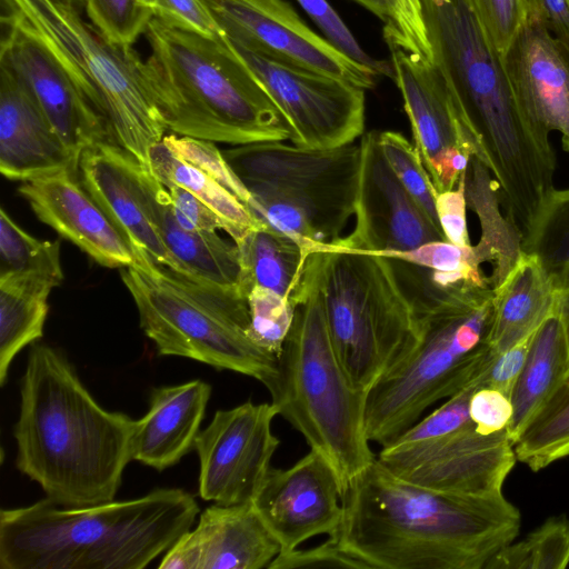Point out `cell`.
<instances>
[{
    "instance_id": "1",
    "label": "cell",
    "mask_w": 569,
    "mask_h": 569,
    "mask_svg": "<svg viewBox=\"0 0 569 569\" xmlns=\"http://www.w3.org/2000/svg\"><path fill=\"white\" fill-rule=\"evenodd\" d=\"M342 506L333 537L369 569H485L516 539L521 522L502 492L468 495L417 485L377 458L349 485Z\"/></svg>"
},
{
    "instance_id": "2",
    "label": "cell",
    "mask_w": 569,
    "mask_h": 569,
    "mask_svg": "<svg viewBox=\"0 0 569 569\" xmlns=\"http://www.w3.org/2000/svg\"><path fill=\"white\" fill-rule=\"evenodd\" d=\"M433 60L443 72L501 206L525 237L555 190L549 130L519 102L500 53L461 0H421Z\"/></svg>"
},
{
    "instance_id": "3",
    "label": "cell",
    "mask_w": 569,
    "mask_h": 569,
    "mask_svg": "<svg viewBox=\"0 0 569 569\" xmlns=\"http://www.w3.org/2000/svg\"><path fill=\"white\" fill-rule=\"evenodd\" d=\"M131 417L101 407L67 356L31 345L13 426L16 466L64 507L114 500L131 459Z\"/></svg>"
},
{
    "instance_id": "4",
    "label": "cell",
    "mask_w": 569,
    "mask_h": 569,
    "mask_svg": "<svg viewBox=\"0 0 569 569\" xmlns=\"http://www.w3.org/2000/svg\"><path fill=\"white\" fill-rule=\"evenodd\" d=\"M392 263L418 319L420 340L367 395L366 435L382 447L428 407L473 383L496 353L488 341L491 287L442 286L423 267L396 258Z\"/></svg>"
},
{
    "instance_id": "5",
    "label": "cell",
    "mask_w": 569,
    "mask_h": 569,
    "mask_svg": "<svg viewBox=\"0 0 569 569\" xmlns=\"http://www.w3.org/2000/svg\"><path fill=\"white\" fill-rule=\"evenodd\" d=\"M194 497L160 488L86 507L48 498L0 511L1 569H142L191 529Z\"/></svg>"
},
{
    "instance_id": "6",
    "label": "cell",
    "mask_w": 569,
    "mask_h": 569,
    "mask_svg": "<svg viewBox=\"0 0 569 569\" xmlns=\"http://www.w3.org/2000/svg\"><path fill=\"white\" fill-rule=\"evenodd\" d=\"M144 34L143 80L168 131L233 146L290 140L286 118L227 37L208 39L154 18Z\"/></svg>"
},
{
    "instance_id": "7",
    "label": "cell",
    "mask_w": 569,
    "mask_h": 569,
    "mask_svg": "<svg viewBox=\"0 0 569 569\" xmlns=\"http://www.w3.org/2000/svg\"><path fill=\"white\" fill-rule=\"evenodd\" d=\"M292 327L266 386L271 403L333 468L343 493L376 457L365 429L367 392L347 377L332 345L322 297L306 262Z\"/></svg>"
},
{
    "instance_id": "8",
    "label": "cell",
    "mask_w": 569,
    "mask_h": 569,
    "mask_svg": "<svg viewBox=\"0 0 569 569\" xmlns=\"http://www.w3.org/2000/svg\"><path fill=\"white\" fill-rule=\"evenodd\" d=\"M1 24L42 46L107 120L117 144L149 169L150 149L168 131L133 47L110 42L74 0H2Z\"/></svg>"
},
{
    "instance_id": "9",
    "label": "cell",
    "mask_w": 569,
    "mask_h": 569,
    "mask_svg": "<svg viewBox=\"0 0 569 569\" xmlns=\"http://www.w3.org/2000/svg\"><path fill=\"white\" fill-rule=\"evenodd\" d=\"M137 260L122 268L121 280L131 295L140 327L161 356L203 362L259 380L276 377L278 358L248 336L247 298L238 289L189 278L134 250Z\"/></svg>"
},
{
    "instance_id": "10",
    "label": "cell",
    "mask_w": 569,
    "mask_h": 569,
    "mask_svg": "<svg viewBox=\"0 0 569 569\" xmlns=\"http://www.w3.org/2000/svg\"><path fill=\"white\" fill-rule=\"evenodd\" d=\"M307 261L336 355L350 382L368 393L420 340L418 319L392 259L368 251L318 250Z\"/></svg>"
},
{
    "instance_id": "11",
    "label": "cell",
    "mask_w": 569,
    "mask_h": 569,
    "mask_svg": "<svg viewBox=\"0 0 569 569\" xmlns=\"http://www.w3.org/2000/svg\"><path fill=\"white\" fill-rule=\"evenodd\" d=\"M222 152L249 189L248 209L262 226L310 251L341 238L355 214L359 144L316 149L267 141Z\"/></svg>"
},
{
    "instance_id": "12",
    "label": "cell",
    "mask_w": 569,
    "mask_h": 569,
    "mask_svg": "<svg viewBox=\"0 0 569 569\" xmlns=\"http://www.w3.org/2000/svg\"><path fill=\"white\" fill-rule=\"evenodd\" d=\"M228 41L286 118L292 144L336 148L363 134V89Z\"/></svg>"
},
{
    "instance_id": "13",
    "label": "cell",
    "mask_w": 569,
    "mask_h": 569,
    "mask_svg": "<svg viewBox=\"0 0 569 569\" xmlns=\"http://www.w3.org/2000/svg\"><path fill=\"white\" fill-rule=\"evenodd\" d=\"M415 146L437 192L452 190L478 156L449 83L433 59L388 44Z\"/></svg>"
},
{
    "instance_id": "14",
    "label": "cell",
    "mask_w": 569,
    "mask_h": 569,
    "mask_svg": "<svg viewBox=\"0 0 569 569\" xmlns=\"http://www.w3.org/2000/svg\"><path fill=\"white\" fill-rule=\"evenodd\" d=\"M276 416L271 402L216 411L194 446L201 499L226 506L253 502L280 443L271 429Z\"/></svg>"
},
{
    "instance_id": "15",
    "label": "cell",
    "mask_w": 569,
    "mask_h": 569,
    "mask_svg": "<svg viewBox=\"0 0 569 569\" xmlns=\"http://www.w3.org/2000/svg\"><path fill=\"white\" fill-rule=\"evenodd\" d=\"M228 40L254 52L371 89L379 76L315 33L283 0H202Z\"/></svg>"
},
{
    "instance_id": "16",
    "label": "cell",
    "mask_w": 569,
    "mask_h": 569,
    "mask_svg": "<svg viewBox=\"0 0 569 569\" xmlns=\"http://www.w3.org/2000/svg\"><path fill=\"white\" fill-rule=\"evenodd\" d=\"M352 232L318 250H357L387 254L446 240L400 182L386 159L379 132L361 136Z\"/></svg>"
},
{
    "instance_id": "17",
    "label": "cell",
    "mask_w": 569,
    "mask_h": 569,
    "mask_svg": "<svg viewBox=\"0 0 569 569\" xmlns=\"http://www.w3.org/2000/svg\"><path fill=\"white\" fill-rule=\"evenodd\" d=\"M253 505L281 551L297 549L315 536H335L343 516L337 475L313 449L287 469L271 468Z\"/></svg>"
},
{
    "instance_id": "18",
    "label": "cell",
    "mask_w": 569,
    "mask_h": 569,
    "mask_svg": "<svg viewBox=\"0 0 569 569\" xmlns=\"http://www.w3.org/2000/svg\"><path fill=\"white\" fill-rule=\"evenodd\" d=\"M80 182L123 233L133 250L174 269L159 233L153 199L157 179L131 153L112 141L86 149L79 160Z\"/></svg>"
},
{
    "instance_id": "19",
    "label": "cell",
    "mask_w": 569,
    "mask_h": 569,
    "mask_svg": "<svg viewBox=\"0 0 569 569\" xmlns=\"http://www.w3.org/2000/svg\"><path fill=\"white\" fill-rule=\"evenodd\" d=\"M2 26L0 63L26 84L68 149L80 160L89 147L116 142L107 120L37 41Z\"/></svg>"
},
{
    "instance_id": "20",
    "label": "cell",
    "mask_w": 569,
    "mask_h": 569,
    "mask_svg": "<svg viewBox=\"0 0 569 569\" xmlns=\"http://www.w3.org/2000/svg\"><path fill=\"white\" fill-rule=\"evenodd\" d=\"M516 461L507 429L482 433L471 423L388 470L405 480L438 490L491 495L501 492Z\"/></svg>"
},
{
    "instance_id": "21",
    "label": "cell",
    "mask_w": 569,
    "mask_h": 569,
    "mask_svg": "<svg viewBox=\"0 0 569 569\" xmlns=\"http://www.w3.org/2000/svg\"><path fill=\"white\" fill-rule=\"evenodd\" d=\"M281 546L253 502L214 503L163 555L159 569L268 568Z\"/></svg>"
},
{
    "instance_id": "22",
    "label": "cell",
    "mask_w": 569,
    "mask_h": 569,
    "mask_svg": "<svg viewBox=\"0 0 569 569\" xmlns=\"http://www.w3.org/2000/svg\"><path fill=\"white\" fill-rule=\"evenodd\" d=\"M20 196L37 218L106 268L132 266L136 253L113 221L83 188L77 173L21 182Z\"/></svg>"
},
{
    "instance_id": "23",
    "label": "cell",
    "mask_w": 569,
    "mask_h": 569,
    "mask_svg": "<svg viewBox=\"0 0 569 569\" xmlns=\"http://www.w3.org/2000/svg\"><path fill=\"white\" fill-rule=\"evenodd\" d=\"M79 159L54 131L21 79L0 63V172L29 181L62 171L78 173Z\"/></svg>"
},
{
    "instance_id": "24",
    "label": "cell",
    "mask_w": 569,
    "mask_h": 569,
    "mask_svg": "<svg viewBox=\"0 0 569 569\" xmlns=\"http://www.w3.org/2000/svg\"><path fill=\"white\" fill-rule=\"evenodd\" d=\"M501 59L526 111L569 139V48L540 20L528 18Z\"/></svg>"
},
{
    "instance_id": "25",
    "label": "cell",
    "mask_w": 569,
    "mask_h": 569,
    "mask_svg": "<svg viewBox=\"0 0 569 569\" xmlns=\"http://www.w3.org/2000/svg\"><path fill=\"white\" fill-rule=\"evenodd\" d=\"M211 396L200 379L154 388L147 413L134 421L131 459L162 471L194 450Z\"/></svg>"
},
{
    "instance_id": "26",
    "label": "cell",
    "mask_w": 569,
    "mask_h": 569,
    "mask_svg": "<svg viewBox=\"0 0 569 569\" xmlns=\"http://www.w3.org/2000/svg\"><path fill=\"white\" fill-rule=\"evenodd\" d=\"M493 313L488 337L503 352L531 337L555 312L556 290L537 259L522 252L503 281L493 289Z\"/></svg>"
},
{
    "instance_id": "27",
    "label": "cell",
    "mask_w": 569,
    "mask_h": 569,
    "mask_svg": "<svg viewBox=\"0 0 569 569\" xmlns=\"http://www.w3.org/2000/svg\"><path fill=\"white\" fill-rule=\"evenodd\" d=\"M153 210L173 270L207 284L239 290L241 264L234 242L226 240L218 231L182 228L172 213L168 189L158 180Z\"/></svg>"
},
{
    "instance_id": "28",
    "label": "cell",
    "mask_w": 569,
    "mask_h": 569,
    "mask_svg": "<svg viewBox=\"0 0 569 569\" xmlns=\"http://www.w3.org/2000/svg\"><path fill=\"white\" fill-rule=\"evenodd\" d=\"M568 378L569 349L560 318L553 312L532 335L510 396L513 412L507 433L512 445Z\"/></svg>"
},
{
    "instance_id": "29",
    "label": "cell",
    "mask_w": 569,
    "mask_h": 569,
    "mask_svg": "<svg viewBox=\"0 0 569 569\" xmlns=\"http://www.w3.org/2000/svg\"><path fill=\"white\" fill-rule=\"evenodd\" d=\"M234 243L241 264V295L247 298L253 287H260L293 300L311 253L308 248L266 226L248 230Z\"/></svg>"
},
{
    "instance_id": "30",
    "label": "cell",
    "mask_w": 569,
    "mask_h": 569,
    "mask_svg": "<svg viewBox=\"0 0 569 569\" xmlns=\"http://www.w3.org/2000/svg\"><path fill=\"white\" fill-rule=\"evenodd\" d=\"M466 198L481 224L480 241L473 248L480 263L492 264L489 282L496 289L523 252L522 233L500 210L498 184L476 157H471L466 172Z\"/></svg>"
},
{
    "instance_id": "31",
    "label": "cell",
    "mask_w": 569,
    "mask_h": 569,
    "mask_svg": "<svg viewBox=\"0 0 569 569\" xmlns=\"http://www.w3.org/2000/svg\"><path fill=\"white\" fill-rule=\"evenodd\" d=\"M53 281L24 273L0 274V385L14 357L43 336Z\"/></svg>"
},
{
    "instance_id": "32",
    "label": "cell",
    "mask_w": 569,
    "mask_h": 569,
    "mask_svg": "<svg viewBox=\"0 0 569 569\" xmlns=\"http://www.w3.org/2000/svg\"><path fill=\"white\" fill-rule=\"evenodd\" d=\"M149 171L166 188L180 186L219 214L228 223L233 242L248 230L262 227L234 194L204 171L177 157L162 140L150 149Z\"/></svg>"
},
{
    "instance_id": "33",
    "label": "cell",
    "mask_w": 569,
    "mask_h": 569,
    "mask_svg": "<svg viewBox=\"0 0 569 569\" xmlns=\"http://www.w3.org/2000/svg\"><path fill=\"white\" fill-rule=\"evenodd\" d=\"M522 251L537 259L556 291L569 290V189L551 192Z\"/></svg>"
},
{
    "instance_id": "34",
    "label": "cell",
    "mask_w": 569,
    "mask_h": 569,
    "mask_svg": "<svg viewBox=\"0 0 569 569\" xmlns=\"http://www.w3.org/2000/svg\"><path fill=\"white\" fill-rule=\"evenodd\" d=\"M513 448L517 460L533 471L569 457V378L528 423Z\"/></svg>"
},
{
    "instance_id": "35",
    "label": "cell",
    "mask_w": 569,
    "mask_h": 569,
    "mask_svg": "<svg viewBox=\"0 0 569 569\" xmlns=\"http://www.w3.org/2000/svg\"><path fill=\"white\" fill-rule=\"evenodd\" d=\"M569 565V517L553 516L500 549L485 569H562Z\"/></svg>"
},
{
    "instance_id": "36",
    "label": "cell",
    "mask_w": 569,
    "mask_h": 569,
    "mask_svg": "<svg viewBox=\"0 0 569 569\" xmlns=\"http://www.w3.org/2000/svg\"><path fill=\"white\" fill-rule=\"evenodd\" d=\"M36 274L60 286L63 281L60 241L40 240L0 209V274Z\"/></svg>"
},
{
    "instance_id": "37",
    "label": "cell",
    "mask_w": 569,
    "mask_h": 569,
    "mask_svg": "<svg viewBox=\"0 0 569 569\" xmlns=\"http://www.w3.org/2000/svg\"><path fill=\"white\" fill-rule=\"evenodd\" d=\"M383 256L426 268L432 280L442 286L473 283L491 287L473 246H458L447 240H438L409 251Z\"/></svg>"
},
{
    "instance_id": "38",
    "label": "cell",
    "mask_w": 569,
    "mask_h": 569,
    "mask_svg": "<svg viewBox=\"0 0 569 569\" xmlns=\"http://www.w3.org/2000/svg\"><path fill=\"white\" fill-rule=\"evenodd\" d=\"M383 23L387 44L433 59L421 0H355Z\"/></svg>"
},
{
    "instance_id": "39",
    "label": "cell",
    "mask_w": 569,
    "mask_h": 569,
    "mask_svg": "<svg viewBox=\"0 0 569 569\" xmlns=\"http://www.w3.org/2000/svg\"><path fill=\"white\" fill-rule=\"evenodd\" d=\"M379 142L386 159L402 186L428 218L440 228L436 211L438 192L416 146L400 132L390 130L379 132Z\"/></svg>"
},
{
    "instance_id": "40",
    "label": "cell",
    "mask_w": 569,
    "mask_h": 569,
    "mask_svg": "<svg viewBox=\"0 0 569 569\" xmlns=\"http://www.w3.org/2000/svg\"><path fill=\"white\" fill-rule=\"evenodd\" d=\"M249 338L262 350L279 357L292 327L296 303L271 290L253 287L247 296Z\"/></svg>"
},
{
    "instance_id": "41",
    "label": "cell",
    "mask_w": 569,
    "mask_h": 569,
    "mask_svg": "<svg viewBox=\"0 0 569 569\" xmlns=\"http://www.w3.org/2000/svg\"><path fill=\"white\" fill-rule=\"evenodd\" d=\"M110 42L132 47L153 19L143 0H74Z\"/></svg>"
},
{
    "instance_id": "42",
    "label": "cell",
    "mask_w": 569,
    "mask_h": 569,
    "mask_svg": "<svg viewBox=\"0 0 569 569\" xmlns=\"http://www.w3.org/2000/svg\"><path fill=\"white\" fill-rule=\"evenodd\" d=\"M162 141L177 157L208 173L234 194L247 208L249 207L252 200L249 189L213 141L179 136L172 132L166 134Z\"/></svg>"
},
{
    "instance_id": "43",
    "label": "cell",
    "mask_w": 569,
    "mask_h": 569,
    "mask_svg": "<svg viewBox=\"0 0 569 569\" xmlns=\"http://www.w3.org/2000/svg\"><path fill=\"white\" fill-rule=\"evenodd\" d=\"M502 56L528 19L526 0H461Z\"/></svg>"
},
{
    "instance_id": "44",
    "label": "cell",
    "mask_w": 569,
    "mask_h": 569,
    "mask_svg": "<svg viewBox=\"0 0 569 569\" xmlns=\"http://www.w3.org/2000/svg\"><path fill=\"white\" fill-rule=\"evenodd\" d=\"M311 20L317 24L336 49L360 64L371 68L378 74L393 77L392 67L368 56L360 47L352 32L327 0H297Z\"/></svg>"
},
{
    "instance_id": "45",
    "label": "cell",
    "mask_w": 569,
    "mask_h": 569,
    "mask_svg": "<svg viewBox=\"0 0 569 569\" xmlns=\"http://www.w3.org/2000/svg\"><path fill=\"white\" fill-rule=\"evenodd\" d=\"M152 17L162 23L212 40L224 33L202 0H143Z\"/></svg>"
},
{
    "instance_id": "46",
    "label": "cell",
    "mask_w": 569,
    "mask_h": 569,
    "mask_svg": "<svg viewBox=\"0 0 569 569\" xmlns=\"http://www.w3.org/2000/svg\"><path fill=\"white\" fill-rule=\"evenodd\" d=\"M296 568L369 569L365 562L346 551L333 536L316 547L281 551L268 566V569Z\"/></svg>"
},
{
    "instance_id": "47",
    "label": "cell",
    "mask_w": 569,
    "mask_h": 569,
    "mask_svg": "<svg viewBox=\"0 0 569 569\" xmlns=\"http://www.w3.org/2000/svg\"><path fill=\"white\" fill-rule=\"evenodd\" d=\"M167 189L172 213L182 228L198 231L222 230L230 234L228 223L193 193L177 184Z\"/></svg>"
},
{
    "instance_id": "48",
    "label": "cell",
    "mask_w": 569,
    "mask_h": 569,
    "mask_svg": "<svg viewBox=\"0 0 569 569\" xmlns=\"http://www.w3.org/2000/svg\"><path fill=\"white\" fill-rule=\"evenodd\" d=\"M467 172V171H466ZM466 172L455 189L438 192L436 211L447 241L458 246H471L467 226Z\"/></svg>"
},
{
    "instance_id": "49",
    "label": "cell",
    "mask_w": 569,
    "mask_h": 569,
    "mask_svg": "<svg viewBox=\"0 0 569 569\" xmlns=\"http://www.w3.org/2000/svg\"><path fill=\"white\" fill-rule=\"evenodd\" d=\"M512 412L510 398L498 390L477 388L470 397L469 415L479 432L492 433L507 429Z\"/></svg>"
},
{
    "instance_id": "50",
    "label": "cell",
    "mask_w": 569,
    "mask_h": 569,
    "mask_svg": "<svg viewBox=\"0 0 569 569\" xmlns=\"http://www.w3.org/2000/svg\"><path fill=\"white\" fill-rule=\"evenodd\" d=\"M531 338L532 336L503 352H496L473 383L480 388L498 390L510 398L527 358Z\"/></svg>"
},
{
    "instance_id": "51",
    "label": "cell",
    "mask_w": 569,
    "mask_h": 569,
    "mask_svg": "<svg viewBox=\"0 0 569 569\" xmlns=\"http://www.w3.org/2000/svg\"><path fill=\"white\" fill-rule=\"evenodd\" d=\"M528 18L540 20L569 48L568 0H526Z\"/></svg>"
},
{
    "instance_id": "52",
    "label": "cell",
    "mask_w": 569,
    "mask_h": 569,
    "mask_svg": "<svg viewBox=\"0 0 569 569\" xmlns=\"http://www.w3.org/2000/svg\"><path fill=\"white\" fill-rule=\"evenodd\" d=\"M555 312L560 318L569 349V290L556 291Z\"/></svg>"
},
{
    "instance_id": "53",
    "label": "cell",
    "mask_w": 569,
    "mask_h": 569,
    "mask_svg": "<svg viewBox=\"0 0 569 569\" xmlns=\"http://www.w3.org/2000/svg\"><path fill=\"white\" fill-rule=\"evenodd\" d=\"M562 146L563 149L569 152V139L562 138Z\"/></svg>"
},
{
    "instance_id": "54",
    "label": "cell",
    "mask_w": 569,
    "mask_h": 569,
    "mask_svg": "<svg viewBox=\"0 0 569 569\" xmlns=\"http://www.w3.org/2000/svg\"><path fill=\"white\" fill-rule=\"evenodd\" d=\"M568 4H569V0H568Z\"/></svg>"
}]
</instances>
